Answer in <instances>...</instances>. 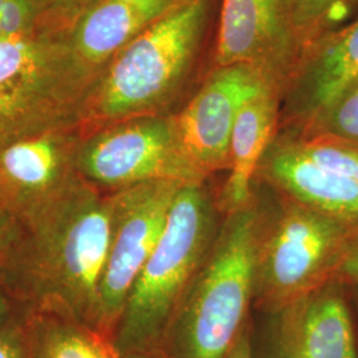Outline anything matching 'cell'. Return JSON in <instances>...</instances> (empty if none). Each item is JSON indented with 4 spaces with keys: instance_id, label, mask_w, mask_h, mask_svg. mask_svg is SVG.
Returning <instances> with one entry per match:
<instances>
[{
    "instance_id": "8fae6325",
    "label": "cell",
    "mask_w": 358,
    "mask_h": 358,
    "mask_svg": "<svg viewBox=\"0 0 358 358\" xmlns=\"http://www.w3.org/2000/svg\"><path fill=\"white\" fill-rule=\"evenodd\" d=\"M264 170L300 205L358 230L357 180L317 166L294 143L280 146L269 154Z\"/></svg>"
},
{
    "instance_id": "8992f818",
    "label": "cell",
    "mask_w": 358,
    "mask_h": 358,
    "mask_svg": "<svg viewBox=\"0 0 358 358\" xmlns=\"http://www.w3.org/2000/svg\"><path fill=\"white\" fill-rule=\"evenodd\" d=\"M176 180L145 182L117 194L112 206V243L94 316L120 319L129 292L166 227L180 186Z\"/></svg>"
},
{
    "instance_id": "5bb4252c",
    "label": "cell",
    "mask_w": 358,
    "mask_h": 358,
    "mask_svg": "<svg viewBox=\"0 0 358 358\" xmlns=\"http://www.w3.org/2000/svg\"><path fill=\"white\" fill-rule=\"evenodd\" d=\"M278 118L273 90H264L239 112L230 141V176L224 186V202L231 213L248 205L251 183L263 159Z\"/></svg>"
},
{
    "instance_id": "44dd1931",
    "label": "cell",
    "mask_w": 358,
    "mask_h": 358,
    "mask_svg": "<svg viewBox=\"0 0 358 358\" xmlns=\"http://www.w3.org/2000/svg\"><path fill=\"white\" fill-rule=\"evenodd\" d=\"M44 358H109L90 337L78 332L57 333L47 346Z\"/></svg>"
},
{
    "instance_id": "83f0119b",
    "label": "cell",
    "mask_w": 358,
    "mask_h": 358,
    "mask_svg": "<svg viewBox=\"0 0 358 358\" xmlns=\"http://www.w3.org/2000/svg\"><path fill=\"white\" fill-rule=\"evenodd\" d=\"M3 313H4V306H3V303L0 300V321H1V317H3Z\"/></svg>"
},
{
    "instance_id": "4316f807",
    "label": "cell",
    "mask_w": 358,
    "mask_h": 358,
    "mask_svg": "<svg viewBox=\"0 0 358 358\" xmlns=\"http://www.w3.org/2000/svg\"><path fill=\"white\" fill-rule=\"evenodd\" d=\"M60 1L66 4H84V3H90V0H60Z\"/></svg>"
},
{
    "instance_id": "e0dca14e",
    "label": "cell",
    "mask_w": 358,
    "mask_h": 358,
    "mask_svg": "<svg viewBox=\"0 0 358 358\" xmlns=\"http://www.w3.org/2000/svg\"><path fill=\"white\" fill-rule=\"evenodd\" d=\"M297 38L303 41L325 38L334 32L353 10L358 0H284Z\"/></svg>"
},
{
    "instance_id": "ffe728a7",
    "label": "cell",
    "mask_w": 358,
    "mask_h": 358,
    "mask_svg": "<svg viewBox=\"0 0 358 358\" xmlns=\"http://www.w3.org/2000/svg\"><path fill=\"white\" fill-rule=\"evenodd\" d=\"M38 11L36 0H0V41L26 36Z\"/></svg>"
},
{
    "instance_id": "603a6c76",
    "label": "cell",
    "mask_w": 358,
    "mask_h": 358,
    "mask_svg": "<svg viewBox=\"0 0 358 358\" xmlns=\"http://www.w3.org/2000/svg\"><path fill=\"white\" fill-rule=\"evenodd\" d=\"M224 358H252L248 336L245 334V332L243 331L241 332L236 341L234 343V345L231 346L229 353Z\"/></svg>"
},
{
    "instance_id": "d6986e66",
    "label": "cell",
    "mask_w": 358,
    "mask_h": 358,
    "mask_svg": "<svg viewBox=\"0 0 358 358\" xmlns=\"http://www.w3.org/2000/svg\"><path fill=\"white\" fill-rule=\"evenodd\" d=\"M312 121L315 133L358 143V78Z\"/></svg>"
},
{
    "instance_id": "3957f363",
    "label": "cell",
    "mask_w": 358,
    "mask_h": 358,
    "mask_svg": "<svg viewBox=\"0 0 358 358\" xmlns=\"http://www.w3.org/2000/svg\"><path fill=\"white\" fill-rule=\"evenodd\" d=\"M214 230L213 206L201 183L180 186L166 227L129 292L118 343L136 352L149 345L167 322L202 267Z\"/></svg>"
},
{
    "instance_id": "6da1fadb",
    "label": "cell",
    "mask_w": 358,
    "mask_h": 358,
    "mask_svg": "<svg viewBox=\"0 0 358 358\" xmlns=\"http://www.w3.org/2000/svg\"><path fill=\"white\" fill-rule=\"evenodd\" d=\"M213 245L177 310L176 358H224L242 332L262 251L255 210L231 213Z\"/></svg>"
},
{
    "instance_id": "ba28073f",
    "label": "cell",
    "mask_w": 358,
    "mask_h": 358,
    "mask_svg": "<svg viewBox=\"0 0 358 358\" xmlns=\"http://www.w3.org/2000/svg\"><path fill=\"white\" fill-rule=\"evenodd\" d=\"M269 88L272 78L256 66H217L174 117L180 148L203 178L223 167L229 169L231 134L239 112Z\"/></svg>"
},
{
    "instance_id": "9c48e42d",
    "label": "cell",
    "mask_w": 358,
    "mask_h": 358,
    "mask_svg": "<svg viewBox=\"0 0 358 358\" xmlns=\"http://www.w3.org/2000/svg\"><path fill=\"white\" fill-rule=\"evenodd\" d=\"M60 52L26 36L0 41V150L59 113L66 101Z\"/></svg>"
},
{
    "instance_id": "30bf717a",
    "label": "cell",
    "mask_w": 358,
    "mask_h": 358,
    "mask_svg": "<svg viewBox=\"0 0 358 358\" xmlns=\"http://www.w3.org/2000/svg\"><path fill=\"white\" fill-rule=\"evenodd\" d=\"M299 41L284 0H223L217 29V66L252 65L273 77Z\"/></svg>"
},
{
    "instance_id": "5b68a950",
    "label": "cell",
    "mask_w": 358,
    "mask_h": 358,
    "mask_svg": "<svg viewBox=\"0 0 358 358\" xmlns=\"http://www.w3.org/2000/svg\"><path fill=\"white\" fill-rule=\"evenodd\" d=\"M81 167L99 183L125 189L153 180H203L180 148L174 118L140 117L103 131L85 146Z\"/></svg>"
},
{
    "instance_id": "9a60e30c",
    "label": "cell",
    "mask_w": 358,
    "mask_h": 358,
    "mask_svg": "<svg viewBox=\"0 0 358 358\" xmlns=\"http://www.w3.org/2000/svg\"><path fill=\"white\" fill-rule=\"evenodd\" d=\"M341 282L329 280L300 315L289 348L301 358H358L357 343Z\"/></svg>"
},
{
    "instance_id": "4fadbf2b",
    "label": "cell",
    "mask_w": 358,
    "mask_h": 358,
    "mask_svg": "<svg viewBox=\"0 0 358 358\" xmlns=\"http://www.w3.org/2000/svg\"><path fill=\"white\" fill-rule=\"evenodd\" d=\"M299 76L300 103L313 120L358 78V19L316 41Z\"/></svg>"
},
{
    "instance_id": "7402d4cb",
    "label": "cell",
    "mask_w": 358,
    "mask_h": 358,
    "mask_svg": "<svg viewBox=\"0 0 358 358\" xmlns=\"http://www.w3.org/2000/svg\"><path fill=\"white\" fill-rule=\"evenodd\" d=\"M332 280L358 284V234L348 245L345 254L334 271Z\"/></svg>"
},
{
    "instance_id": "7c38bea8",
    "label": "cell",
    "mask_w": 358,
    "mask_h": 358,
    "mask_svg": "<svg viewBox=\"0 0 358 358\" xmlns=\"http://www.w3.org/2000/svg\"><path fill=\"white\" fill-rule=\"evenodd\" d=\"M180 0H97L78 22L75 48L90 65L110 62Z\"/></svg>"
},
{
    "instance_id": "7a4b0ae2",
    "label": "cell",
    "mask_w": 358,
    "mask_h": 358,
    "mask_svg": "<svg viewBox=\"0 0 358 358\" xmlns=\"http://www.w3.org/2000/svg\"><path fill=\"white\" fill-rule=\"evenodd\" d=\"M210 0H180L118 52L96 90L93 112L103 121L140 118L176 93L199 51Z\"/></svg>"
},
{
    "instance_id": "2e32d148",
    "label": "cell",
    "mask_w": 358,
    "mask_h": 358,
    "mask_svg": "<svg viewBox=\"0 0 358 358\" xmlns=\"http://www.w3.org/2000/svg\"><path fill=\"white\" fill-rule=\"evenodd\" d=\"M59 165V149L51 138L22 140L0 153V167L6 178L26 192L50 187L57 177Z\"/></svg>"
},
{
    "instance_id": "cb8c5ba5",
    "label": "cell",
    "mask_w": 358,
    "mask_h": 358,
    "mask_svg": "<svg viewBox=\"0 0 358 358\" xmlns=\"http://www.w3.org/2000/svg\"><path fill=\"white\" fill-rule=\"evenodd\" d=\"M0 358H20L19 346L8 336L0 337Z\"/></svg>"
},
{
    "instance_id": "52a82bcc",
    "label": "cell",
    "mask_w": 358,
    "mask_h": 358,
    "mask_svg": "<svg viewBox=\"0 0 358 358\" xmlns=\"http://www.w3.org/2000/svg\"><path fill=\"white\" fill-rule=\"evenodd\" d=\"M357 234V229L306 206L289 208L260 251L266 289L282 300L332 280Z\"/></svg>"
},
{
    "instance_id": "d4e9b609",
    "label": "cell",
    "mask_w": 358,
    "mask_h": 358,
    "mask_svg": "<svg viewBox=\"0 0 358 358\" xmlns=\"http://www.w3.org/2000/svg\"><path fill=\"white\" fill-rule=\"evenodd\" d=\"M4 239H6V230H4L3 222L0 220V248H1V245L4 243Z\"/></svg>"
},
{
    "instance_id": "277c9868",
    "label": "cell",
    "mask_w": 358,
    "mask_h": 358,
    "mask_svg": "<svg viewBox=\"0 0 358 358\" xmlns=\"http://www.w3.org/2000/svg\"><path fill=\"white\" fill-rule=\"evenodd\" d=\"M112 231L110 201H100L90 192L66 198L43 231L41 269L76 309L96 313Z\"/></svg>"
},
{
    "instance_id": "484cf974",
    "label": "cell",
    "mask_w": 358,
    "mask_h": 358,
    "mask_svg": "<svg viewBox=\"0 0 358 358\" xmlns=\"http://www.w3.org/2000/svg\"><path fill=\"white\" fill-rule=\"evenodd\" d=\"M282 358H301L296 352H294L292 348H288V350H287V353L284 355V357Z\"/></svg>"
},
{
    "instance_id": "ac0fdd59",
    "label": "cell",
    "mask_w": 358,
    "mask_h": 358,
    "mask_svg": "<svg viewBox=\"0 0 358 358\" xmlns=\"http://www.w3.org/2000/svg\"><path fill=\"white\" fill-rule=\"evenodd\" d=\"M313 164L358 182V143L324 133L294 143Z\"/></svg>"
}]
</instances>
